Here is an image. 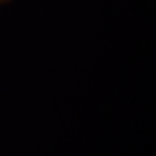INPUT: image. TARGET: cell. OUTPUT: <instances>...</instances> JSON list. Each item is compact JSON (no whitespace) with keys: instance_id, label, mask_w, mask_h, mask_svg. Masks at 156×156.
<instances>
[{"instance_id":"obj_1","label":"cell","mask_w":156,"mask_h":156,"mask_svg":"<svg viewBox=\"0 0 156 156\" xmlns=\"http://www.w3.org/2000/svg\"><path fill=\"white\" fill-rule=\"evenodd\" d=\"M8 0H0V4H3V3H7Z\"/></svg>"}]
</instances>
